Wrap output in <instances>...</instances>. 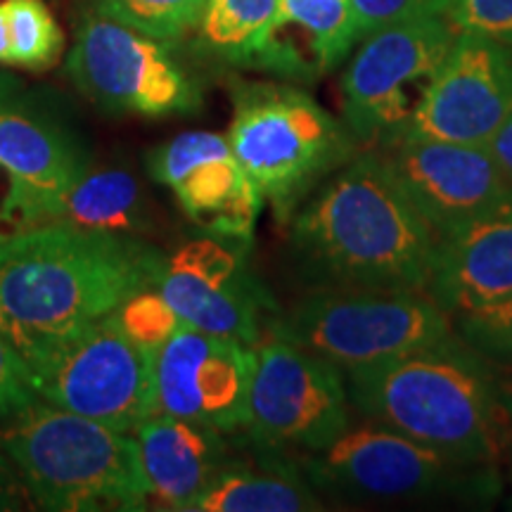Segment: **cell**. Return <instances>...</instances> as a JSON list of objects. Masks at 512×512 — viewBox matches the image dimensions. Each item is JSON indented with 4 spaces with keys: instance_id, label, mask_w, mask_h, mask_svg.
Listing matches in <instances>:
<instances>
[{
    "instance_id": "1",
    "label": "cell",
    "mask_w": 512,
    "mask_h": 512,
    "mask_svg": "<svg viewBox=\"0 0 512 512\" xmlns=\"http://www.w3.org/2000/svg\"><path fill=\"white\" fill-rule=\"evenodd\" d=\"M290 256L309 290L425 292L439 235L377 150L325 178L294 211Z\"/></svg>"
},
{
    "instance_id": "2",
    "label": "cell",
    "mask_w": 512,
    "mask_h": 512,
    "mask_svg": "<svg viewBox=\"0 0 512 512\" xmlns=\"http://www.w3.org/2000/svg\"><path fill=\"white\" fill-rule=\"evenodd\" d=\"M162 252L138 238L38 226L0 238V332L29 358L155 287Z\"/></svg>"
},
{
    "instance_id": "3",
    "label": "cell",
    "mask_w": 512,
    "mask_h": 512,
    "mask_svg": "<svg viewBox=\"0 0 512 512\" xmlns=\"http://www.w3.org/2000/svg\"><path fill=\"white\" fill-rule=\"evenodd\" d=\"M458 332L344 373L363 420L465 463L496 465L512 444V403L496 373Z\"/></svg>"
},
{
    "instance_id": "4",
    "label": "cell",
    "mask_w": 512,
    "mask_h": 512,
    "mask_svg": "<svg viewBox=\"0 0 512 512\" xmlns=\"http://www.w3.org/2000/svg\"><path fill=\"white\" fill-rule=\"evenodd\" d=\"M0 446L19 467L34 505L55 512H136L150 489L136 437L53 403L8 418Z\"/></svg>"
},
{
    "instance_id": "5",
    "label": "cell",
    "mask_w": 512,
    "mask_h": 512,
    "mask_svg": "<svg viewBox=\"0 0 512 512\" xmlns=\"http://www.w3.org/2000/svg\"><path fill=\"white\" fill-rule=\"evenodd\" d=\"M230 100V147L278 223L363 150L344 119L290 81H235Z\"/></svg>"
},
{
    "instance_id": "6",
    "label": "cell",
    "mask_w": 512,
    "mask_h": 512,
    "mask_svg": "<svg viewBox=\"0 0 512 512\" xmlns=\"http://www.w3.org/2000/svg\"><path fill=\"white\" fill-rule=\"evenodd\" d=\"M297 463L313 491L332 501H486L498 491L494 465L444 456L370 420L358 427L349 425L328 448L299 456Z\"/></svg>"
},
{
    "instance_id": "7",
    "label": "cell",
    "mask_w": 512,
    "mask_h": 512,
    "mask_svg": "<svg viewBox=\"0 0 512 512\" xmlns=\"http://www.w3.org/2000/svg\"><path fill=\"white\" fill-rule=\"evenodd\" d=\"M453 318L425 292L309 290L268 320V335L335 363L342 373L453 335Z\"/></svg>"
},
{
    "instance_id": "8",
    "label": "cell",
    "mask_w": 512,
    "mask_h": 512,
    "mask_svg": "<svg viewBox=\"0 0 512 512\" xmlns=\"http://www.w3.org/2000/svg\"><path fill=\"white\" fill-rule=\"evenodd\" d=\"M24 366L38 399L112 430L131 434L157 413L155 354L126 335L117 311L38 349Z\"/></svg>"
},
{
    "instance_id": "9",
    "label": "cell",
    "mask_w": 512,
    "mask_h": 512,
    "mask_svg": "<svg viewBox=\"0 0 512 512\" xmlns=\"http://www.w3.org/2000/svg\"><path fill=\"white\" fill-rule=\"evenodd\" d=\"M456 36L448 17H425L361 38L342 76V119L363 150L406 136Z\"/></svg>"
},
{
    "instance_id": "10",
    "label": "cell",
    "mask_w": 512,
    "mask_h": 512,
    "mask_svg": "<svg viewBox=\"0 0 512 512\" xmlns=\"http://www.w3.org/2000/svg\"><path fill=\"white\" fill-rule=\"evenodd\" d=\"M245 437L249 444L306 456L351 425L347 380L335 363L268 335L254 344Z\"/></svg>"
},
{
    "instance_id": "11",
    "label": "cell",
    "mask_w": 512,
    "mask_h": 512,
    "mask_svg": "<svg viewBox=\"0 0 512 512\" xmlns=\"http://www.w3.org/2000/svg\"><path fill=\"white\" fill-rule=\"evenodd\" d=\"M67 74L83 98L107 114L176 117L200 110V91L164 41L136 31L98 8L83 12Z\"/></svg>"
},
{
    "instance_id": "12",
    "label": "cell",
    "mask_w": 512,
    "mask_h": 512,
    "mask_svg": "<svg viewBox=\"0 0 512 512\" xmlns=\"http://www.w3.org/2000/svg\"><path fill=\"white\" fill-rule=\"evenodd\" d=\"M0 169L10 190L0 204V238L36 228L79 178L91 155L55 107L0 74Z\"/></svg>"
},
{
    "instance_id": "13",
    "label": "cell",
    "mask_w": 512,
    "mask_h": 512,
    "mask_svg": "<svg viewBox=\"0 0 512 512\" xmlns=\"http://www.w3.org/2000/svg\"><path fill=\"white\" fill-rule=\"evenodd\" d=\"M155 287L192 328L254 347L278 304L249 261V242L202 233L162 254Z\"/></svg>"
},
{
    "instance_id": "14",
    "label": "cell",
    "mask_w": 512,
    "mask_h": 512,
    "mask_svg": "<svg viewBox=\"0 0 512 512\" xmlns=\"http://www.w3.org/2000/svg\"><path fill=\"white\" fill-rule=\"evenodd\" d=\"M254 349L183 323L155 351L157 413L195 420L226 437L245 432Z\"/></svg>"
},
{
    "instance_id": "15",
    "label": "cell",
    "mask_w": 512,
    "mask_h": 512,
    "mask_svg": "<svg viewBox=\"0 0 512 512\" xmlns=\"http://www.w3.org/2000/svg\"><path fill=\"white\" fill-rule=\"evenodd\" d=\"M512 112V48L458 31L406 138L489 145Z\"/></svg>"
},
{
    "instance_id": "16",
    "label": "cell",
    "mask_w": 512,
    "mask_h": 512,
    "mask_svg": "<svg viewBox=\"0 0 512 512\" xmlns=\"http://www.w3.org/2000/svg\"><path fill=\"white\" fill-rule=\"evenodd\" d=\"M377 155L439 240L470 226L512 190L489 145L406 138Z\"/></svg>"
},
{
    "instance_id": "17",
    "label": "cell",
    "mask_w": 512,
    "mask_h": 512,
    "mask_svg": "<svg viewBox=\"0 0 512 512\" xmlns=\"http://www.w3.org/2000/svg\"><path fill=\"white\" fill-rule=\"evenodd\" d=\"M147 171L171 188L178 207L202 233L252 245L264 195L238 162L228 136L185 131L147 155Z\"/></svg>"
},
{
    "instance_id": "18",
    "label": "cell",
    "mask_w": 512,
    "mask_h": 512,
    "mask_svg": "<svg viewBox=\"0 0 512 512\" xmlns=\"http://www.w3.org/2000/svg\"><path fill=\"white\" fill-rule=\"evenodd\" d=\"M425 294L451 318L512 302V190L470 226L439 240Z\"/></svg>"
},
{
    "instance_id": "19",
    "label": "cell",
    "mask_w": 512,
    "mask_h": 512,
    "mask_svg": "<svg viewBox=\"0 0 512 512\" xmlns=\"http://www.w3.org/2000/svg\"><path fill=\"white\" fill-rule=\"evenodd\" d=\"M356 43L361 34L351 0H280L252 69L311 83L337 69Z\"/></svg>"
},
{
    "instance_id": "20",
    "label": "cell",
    "mask_w": 512,
    "mask_h": 512,
    "mask_svg": "<svg viewBox=\"0 0 512 512\" xmlns=\"http://www.w3.org/2000/svg\"><path fill=\"white\" fill-rule=\"evenodd\" d=\"M150 501L162 510H188L228 463L226 434L202 422L155 413L133 432Z\"/></svg>"
},
{
    "instance_id": "21",
    "label": "cell",
    "mask_w": 512,
    "mask_h": 512,
    "mask_svg": "<svg viewBox=\"0 0 512 512\" xmlns=\"http://www.w3.org/2000/svg\"><path fill=\"white\" fill-rule=\"evenodd\" d=\"M252 446V458H228L190 512H306L323 508L297 458Z\"/></svg>"
},
{
    "instance_id": "22",
    "label": "cell",
    "mask_w": 512,
    "mask_h": 512,
    "mask_svg": "<svg viewBox=\"0 0 512 512\" xmlns=\"http://www.w3.org/2000/svg\"><path fill=\"white\" fill-rule=\"evenodd\" d=\"M53 223L88 233L138 238L150 228V211L138 178L131 171L110 166L88 169L72 188L57 197L38 226Z\"/></svg>"
},
{
    "instance_id": "23",
    "label": "cell",
    "mask_w": 512,
    "mask_h": 512,
    "mask_svg": "<svg viewBox=\"0 0 512 512\" xmlns=\"http://www.w3.org/2000/svg\"><path fill=\"white\" fill-rule=\"evenodd\" d=\"M280 0H207L197 24V48L228 64L252 67L278 15Z\"/></svg>"
},
{
    "instance_id": "24",
    "label": "cell",
    "mask_w": 512,
    "mask_h": 512,
    "mask_svg": "<svg viewBox=\"0 0 512 512\" xmlns=\"http://www.w3.org/2000/svg\"><path fill=\"white\" fill-rule=\"evenodd\" d=\"M8 10L12 67L46 72L64 50V34L43 0H3Z\"/></svg>"
},
{
    "instance_id": "25",
    "label": "cell",
    "mask_w": 512,
    "mask_h": 512,
    "mask_svg": "<svg viewBox=\"0 0 512 512\" xmlns=\"http://www.w3.org/2000/svg\"><path fill=\"white\" fill-rule=\"evenodd\" d=\"M207 0H98L95 8L157 41H178L200 24Z\"/></svg>"
},
{
    "instance_id": "26",
    "label": "cell",
    "mask_w": 512,
    "mask_h": 512,
    "mask_svg": "<svg viewBox=\"0 0 512 512\" xmlns=\"http://www.w3.org/2000/svg\"><path fill=\"white\" fill-rule=\"evenodd\" d=\"M117 316L126 335L152 354L183 325L181 316L157 292V287L131 294L117 309Z\"/></svg>"
},
{
    "instance_id": "27",
    "label": "cell",
    "mask_w": 512,
    "mask_h": 512,
    "mask_svg": "<svg viewBox=\"0 0 512 512\" xmlns=\"http://www.w3.org/2000/svg\"><path fill=\"white\" fill-rule=\"evenodd\" d=\"M453 328L491 363L512 368V302L453 316Z\"/></svg>"
},
{
    "instance_id": "28",
    "label": "cell",
    "mask_w": 512,
    "mask_h": 512,
    "mask_svg": "<svg viewBox=\"0 0 512 512\" xmlns=\"http://www.w3.org/2000/svg\"><path fill=\"white\" fill-rule=\"evenodd\" d=\"M456 0H351L356 12L358 34L366 38L389 24L413 22L425 17H446Z\"/></svg>"
},
{
    "instance_id": "29",
    "label": "cell",
    "mask_w": 512,
    "mask_h": 512,
    "mask_svg": "<svg viewBox=\"0 0 512 512\" xmlns=\"http://www.w3.org/2000/svg\"><path fill=\"white\" fill-rule=\"evenodd\" d=\"M446 17L456 31L494 38L512 48V0H456Z\"/></svg>"
},
{
    "instance_id": "30",
    "label": "cell",
    "mask_w": 512,
    "mask_h": 512,
    "mask_svg": "<svg viewBox=\"0 0 512 512\" xmlns=\"http://www.w3.org/2000/svg\"><path fill=\"white\" fill-rule=\"evenodd\" d=\"M36 401L38 396L29 387L24 358L0 332V420L12 418Z\"/></svg>"
},
{
    "instance_id": "31",
    "label": "cell",
    "mask_w": 512,
    "mask_h": 512,
    "mask_svg": "<svg viewBox=\"0 0 512 512\" xmlns=\"http://www.w3.org/2000/svg\"><path fill=\"white\" fill-rule=\"evenodd\" d=\"M34 508L27 482L19 467L12 463L8 453H0V510H27Z\"/></svg>"
},
{
    "instance_id": "32",
    "label": "cell",
    "mask_w": 512,
    "mask_h": 512,
    "mask_svg": "<svg viewBox=\"0 0 512 512\" xmlns=\"http://www.w3.org/2000/svg\"><path fill=\"white\" fill-rule=\"evenodd\" d=\"M489 147H491V152H494L496 162H498V166H501L505 178H508L512 185V112H510V117L505 119L501 131H498L494 140L489 143Z\"/></svg>"
},
{
    "instance_id": "33",
    "label": "cell",
    "mask_w": 512,
    "mask_h": 512,
    "mask_svg": "<svg viewBox=\"0 0 512 512\" xmlns=\"http://www.w3.org/2000/svg\"><path fill=\"white\" fill-rule=\"evenodd\" d=\"M0 64L12 67V43H10V24L5 3H0Z\"/></svg>"
}]
</instances>
